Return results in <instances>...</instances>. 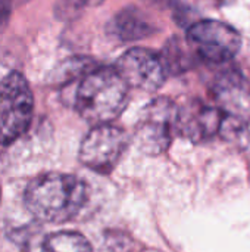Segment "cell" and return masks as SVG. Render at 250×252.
Here are the masks:
<instances>
[{
    "label": "cell",
    "mask_w": 250,
    "mask_h": 252,
    "mask_svg": "<svg viewBox=\"0 0 250 252\" xmlns=\"http://www.w3.org/2000/svg\"><path fill=\"white\" fill-rule=\"evenodd\" d=\"M87 201L85 183L63 173H47L35 177L25 189L27 210L43 223H65L72 220Z\"/></svg>",
    "instance_id": "1"
},
{
    "label": "cell",
    "mask_w": 250,
    "mask_h": 252,
    "mask_svg": "<svg viewBox=\"0 0 250 252\" xmlns=\"http://www.w3.org/2000/svg\"><path fill=\"white\" fill-rule=\"evenodd\" d=\"M130 86L113 68H94L77 89L75 108L93 126L111 124L128 103Z\"/></svg>",
    "instance_id": "2"
},
{
    "label": "cell",
    "mask_w": 250,
    "mask_h": 252,
    "mask_svg": "<svg viewBox=\"0 0 250 252\" xmlns=\"http://www.w3.org/2000/svg\"><path fill=\"white\" fill-rule=\"evenodd\" d=\"M34 96L21 72H10L0 81V145L18 140L31 126Z\"/></svg>",
    "instance_id": "3"
},
{
    "label": "cell",
    "mask_w": 250,
    "mask_h": 252,
    "mask_svg": "<svg viewBox=\"0 0 250 252\" xmlns=\"http://www.w3.org/2000/svg\"><path fill=\"white\" fill-rule=\"evenodd\" d=\"M177 117L178 108L165 97L155 99L150 102L134 131V140L141 152L146 155L164 154L177 133Z\"/></svg>",
    "instance_id": "4"
},
{
    "label": "cell",
    "mask_w": 250,
    "mask_h": 252,
    "mask_svg": "<svg viewBox=\"0 0 250 252\" xmlns=\"http://www.w3.org/2000/svg\"><path fill=\"white\" fill-rule=\"evenodd\" d=\"M128 142V134L113 124L94 126L83 139L78 158L91 171L109 174L122 158Z\"/></svg>",
    "instance_id": "5"
},
{
    "label": "cell",
    "mask_w": 250,
    "mask_h": 252,
    "mask_svg": "<svg viewBox=\"0 0 250 252\" xmlns=\"http://www.w3.org/2000/svg\"><path fill=\"white\" fill-rule=\"evenodd\" d=\"M187 41L193 52L212 63L233 59L242 46V37L231 25L220 21H199L189 28Z\"/></svg>",
    "instance_id": "6"
},
{
    "label": "cell",
    "mask_w": 250,
    "mask_h": 252,
    "mask_svg": "<svg viewBox=\"0 0 250 252\" xmlns=\"http://www.w3.org/2000/svg\"><path fill=\"white\" fill-rule=\"evenodd\" d=\"M116 69L130 87L146 92H156L161 89L168 75L162 56L141 47L125 52L119 58Z\"/></svg>",
    "instance_id": "7"
},
{
    "label": "cell",
    "mask_w": 250,
    "mask_h": 252,
    "mask_svg": "<svg viewBox=\"0 0 250 252\" xmlns=\"http://www.w3.org/2000/svg\"><path fill=\"white\" fill-rule=\"evenodd\" d=\"M225 115L220 108L193 100L178 109L177 133L193 143L206 142L222 130Z\"/></svg>",
    "instance_id": "8"
},
{
    "label": "cell",
    "mask_w": 250,
    "mask_h": 252,
    "mask_svg": "<svg viewBox=\"0 0 250 252\" xmlns=\"http://www.w3.org/2000/svg\"><path fill=\"white\" fill-rule=\"evenodd\" d=\"M218 108L227 120L245 124L250 118V84L237 72H225L214 87Z\"/></svg>",
    "instance_id": "9"
},
{
    "label": "cell",
    "mask_w": 250,
    "mask_h": 252,
    "mask_svg": "<svg viewBox=\"0 0 250 252\" xmlns=\"http://www.w3.org/2000/svg\"><path fill=\"white\" fill-rule=\"evenodd\" d=\"M155 31L150 19L137 7L119 10L109 22V32L122 41H137L149 37Z\"/></svg>",
    "instance_id": "10"
},
{
    "label": "cell",
    "mask_w": 250,
    "mask_h": 252,
    "mask_svg": "<svg viewBox=\"0 0 250 252\" xmlns=\"http://www.w3.org/2000/svg\"><path fill=\"white\" fill-rule=\"evenodd\" d=\"M41 252H93V248L78 232H56L44 238Z\"/></svg>",
    "instance_id": "11"
},
{
    "label": "cell",
    "mask_w": 250,
    "mask_h": 252,
    "mask_svg": "<svg viewBox=\"0 0 250 252\" xmlns=\"http://www.w3.org/2000/svg\"><path fill=\"white\" fill-rule=\"evenodd\" d=\"M192 52L193 49L187 40L183 41L181 38H171L165 44V49L161 55L168 72L178 74V72L187 71L193 63Z\"/></svg>",
    "instance_id": "12"
},
{
    "label": "cell",
    "mask_w": 250,
    "mask_h": 252,
    "mask_svg": "<svg viewBox=\"0 0 250 252\" xmlns=\"http://www.w3.org/2000/svg\"><path fill=\"white\" fill-rule=\"evenodd\" d=\"M12 3L9 0H0V34L9 24L10 12H12Z\"/></svg>",
    "instance_id": "13"
},
{
    "label": "cell",
    "mask_w": 250,
    "mask_h": 252,
    "mask_svg": "<svg viewBox=\"0 0 250 252\" xmlns=\"http://www.w3.org/2000/svg\"><path fill=\"white\" fill-rule=\"evenodd\" d=\"M63 1L72 7H83V6H97L105 0H63Z\"/></svg>",
    "instance_id": "14"
},
{
    "label": "cell",
    "mask_w": 250,
    "mask_h": 252,
    "mask_svg": "<svg viewBox=\"0 0 250 252\" xmlns=\"http://www.w3.org/2000/svg\"><path fill=\"white\" fill-rule=\"evenodd\" d=\"M12 3V6H21V4H25L28 3L29 0H9Z\"/></svg>",
    "instance_id": "15"
},
{
    "label": "cell",
    "mask_w": 250,
    "mask_h": 252,
    "mask_svg": "<svg viewBox=\"0 0 250 252\" xmlns=\"http://www.w3.org/2000/svg\"><path fill=\"white\" fill-rule=\"evenodd\" d=\"M0 201H1V190H0Z\"/></svg>",
    "instance_id": "16"
}]
</instances>
